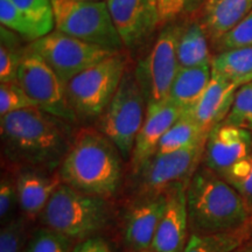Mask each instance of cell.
Returning a JSON list of instances; mask_svg holds the SVG:
<instances>
[{
  "label": "cell",
  "mask_w": 252,
  "mask_h": 252,
  "mask_svg": "<svg viewBox=\"0 0 252 252\" xmlns=\"http://www.w3.org/2000/svg\"><path fill=\"white\" fill-rule=\"evenodd\" d=\"M0 134L7 160L21 168L45 172L59 168L75 137L69 122L40 108L2 116Z\"/></svg>",
  "instance_id": "6da1fadb"
},
{
  "label": "cell",
  "mask_w": 252,
  "mask_h": 252,
  "mask_svg": "<svg viewBox=\"0 0 252 252\" xmlns=\"http://www.w3.org/2000/svg\"><path fill=\"white\" fill-rule=\"evenodd\" d=\"M251 206L236 189L208 167L197 168L187 186L191 235H215L250 224Z\"/></svg>",
  "instance_id": "7a4b0ae2"
},
{
  "label": "cell",
  "mask_w": 252,
  "mask_h": 252,
  "mask_svg": "<svg viewBox=\"0 0 252 252\" xmlns=\"http://www.w3.org/2000/svg\"><path fill=\"white\" fill-rule=\"evenodd\" d=\"M122 159L115 144L99 130L82 128L59 167V176L82 193L108 198L121 186Z\"/></svg>",
  "instance_id": "3957f363"
},
{
  "label": "cell",
  "mask_w": 252,
  "mask_h": 252,
  "mask_svg": "<svg viewBox=\"0 0 252 252\" xmlns=\"http://www.w3.org/2000/svg\"><path fill=\"white\" fill-rule=\"evenodd\" d=\"M109 215L105 198L82 193L61 182L41 213L40 220L43 226L72 241H84L105 228Z\"/></svg>",
  "instance_id": "277c9868"
},
{
  "label": "cell",
  "mask_w": 252,
  "mask_h": 252,
  "mask_svg": "<svg viewBox=\"0 0 252 252\" xmlns=\"http://www.w3.org/2000/svg\"><path fill=\"white\" fill-rule=\"evenodd\" d=\"M126 70V56L119 52L71 78L65 84V89L76 118L100 117L115 96Z\"/></svg>",
  "instance_id": "5b68a950"
},
{
  "label": "cell",
  "mask_w": 252,
  "mask_h": 252,
  "mask_svg": "<svg viewBox=\"0 0 252 252\" xmlns=\"http://www.w3.org/2000/svg\"><path fill=\"white\" fill-rule=\"evenodd\" d=\"M147 100L135 71L126 70L115 96L99 119V131L115 144L124 160L131 159L144 124Z\"/></svg>",
  "instance_id": "8992f818"
},
{
  "label": "cell",
  "mask_w": 252,
  "mask_h": 252,
  "mask_svg": "<svg viewBox=\"0 0 252 252\" xmlns=\"http://www.w3.org/2000/svg\"><path fill=\"white\" fill-rule=\"evenodd\" d=\"M52 2L55 31L116 52L124 48L106 1L52 0Z\"/></svg>",
  "instance_id": "52a82bcc"
},
{
  "label": "cell",
  "mask_w": 252,
  "mask_h": 252,
  "mask_svg": "<svg viewBox=\"0 0 252 252\" xmlns=\"http://www.w3.org/2000/svg\"><path fill=\"white\" fill-rule=\"evenodd\" d=\"M182 30L184 27L179 24H166L150 54L139 62L134 70L147 104L168 99L172 84L180 69L178 45Z\"/></svg>",
  "instance_id": "ba28073f"
},
{
  "label": "cell",
  "mask_w": 252,
  "mask_h": 252,
  "mask_svg": "<svg viewBox=\"0 0 252 252\" xmlns=\"http://www.w3.org/2000/svg\"><path fill=\"white\" fill-rule=\"evenodd\" d=\"M28 49L40 56L64 84L91 65L119 53L84 42L59 31L32 41Z\"/></svg>",
  "instance_id": "9c48e42d"
},
{
  "label": "cell",
  "mask_w": 252,
  "mask_h": 252,
  "mask_svg": "<svg viewBox=\"0 0 252 252\" xmlns=\"http://www.w3.org/2000/svg\"><path fill=\"white\" fill-rule=\"evenodd\" d=\"M17 82L35 102L37 108L69 123L77 121L69 104L65 84L58 74L40 56L28 49V47H26L19 67Z\"/></svg>",
  "instance_id": "30bf717a"
},
{
  "label": "cell",
  "mask_w": 252,
  "mask_h": 252,
  "mask_svg": "<svg viewBox=\"0 0 252 252\" xmlns=\"http://www.w3.org/2000/svg\"><path fill=\"white\" fill-rule=\"evenodd\" d=\"M204 146L206 141H200L175 152L154 154L134 173L140 191L147 196L161 194L179 182L190 180L204 153Z\"/></svg>",
  "instance_id": "8fae6325"
},
{
  "label": "cell",
  "mask_w": 252,
  "mask_h": 252,
  "mask_svg": "<svg viewBox=\"0 0 252 252\" xmlns=\"http://www.w3.org/2000/svg\"><path fill=\"white\" fill-rule=\"evenodd\" d=\"M106 4L125 48H139L161 25L158 0H106Z\"/></svg>",
  "instance_id": "7c38bea8"
},
{
  "label": "cell",
  "mask_w": 252,
  "mask_h": 252,
  "mask_svg": "<svg viewBox=\"0 0 252 252\" xmlns=\"http://www.w3.org/2000/svg\"><path fill=\"white\" fill-rule=\"evenodd\" d=\"M189 181L179 182L165 191L166 209L152 248L156 252H184L188 242V209L187 186Z\"/></svg>",
  "instance_id": "4fadbf2b"
},
{
  "label": "cell",
  "mask_w": 252,
  "mask_h": 252,
  "mask_svg": "<svg viewBox=\"0 0 252 252\" xmlns=\"http://www.w3.org/2000/svg\"><path fill=\"white\" fill-rule=\"evenodd\" d=\"M251 153L252 132L220 123L208 135L203 154L208 168L222 175Z\"/></svg>",
  "instance_id": "5bb4252c"
},
{
  "label": "cell",
  "mask_w": 252,
  "mask_h": 252,
  "mask_svg": "<svg viewBox=\"0 0 252 252\" xmlns=\"http://www.w3.org/2000/svg\"><path fill=\"white\" fill-rule=\"evenodd\" d=\"M181 115V110L169 99L147 104L146 117L135 138L131 157V167L133 173L157 153L161 138Z\"/></svg>",
  "instance_id": "9a60e30c"
},
{
  "label": "cell",
  "mask_w": 252,
  "mask_h": 252,
  "mask_svg": "<svg viewBox=\"0 0 252 252\" xmlns=\"http://www.w3.org/2000/svg\"><path fill=\"white\" fill-rule=\"evenodd\" d=\"M238 86L222 76L212 74V80L202 96L195 104L189 115L196 122L204 137L208 138L215 126L224 122L231 110Z\"/></svg>",
  "instance_id": "2e32d148"
},
{
  "label": "cell",
  "mask_w": 252,
  "mask_h": 252,
  "mask_svg": "<svg viewBox=\"0 0 252 252\" xmlns=\"http://www.w3.org/2000/svg\"><path fill=\"white\" fill-rule=\"evenodd\" d=\"M166 193L150 195L128 214L125 226L126 243L134 250L152 247L154 236L166 209Z\"/></svg>",
  "instance_id": "e0dca14e"
},
{
  "label": "cell",
  "mask_w": 252,
  "mask_h": 252,
  "mask_svg": "<svg viewBox=\"0 0 252 252\" xmlns=\"http://www.w3.org/2000/svg\"><path fill=\"white\" fill-rule=\"evenodd\" d=\"M35 168H23L15 178L19 206L28 219L40 216L50 196L61 184L60 176H49Z\"/></svg>",
  "instance_id": "ac0fdd59"
},
{
  "label": "cell",
  "mask_w": 252,
  "mask_h": 252,
  "mask_svg": "<svg viewBox=\"0 0 252 252\" xmlns=\"http://www.w3.org/2000/svg\"><path fill=\"white\" fill-rule=\"evenodd\" d=\"M202 25L216 43L241 23L252 9V0H204Z\"/></svg>",
  "instance_id": "d6986e66"
},
{
  "label": "cell",
  "mask_w": 252,
  "mask_h": 252,
  "mask_svg": "<svg viewBox=\"0 0 252 252\" xmlns=\"http://www.w3.org/2000/svg\"><path fill=\"white\" fill-rule=\"evenodd\" d=\"M212 80V65L180 68L173 82L168 99L182 112H188L202 96Z\"/></svg>",
  "instance_id": "ffe728a7"
},
{
  "label": "cell",
  "mask_w": 252,
  "mask_h": 252,
  "mask_svg": "<svg viewBox=\"0 0 252 252\" xmlns=\"http://www.w3.org/2000/svg\"><path fill=\"white\" fill-rule=\"evenodd\" d=\"M208 45V34L202 24L191 23L182 30L178 45V62L180 68L212 65Z\"/></svg>",
  "instance_id": "44dd1931"
},
{
  "label": "cell",
  "mask_w": 252,
  "mask_h": 252,
  "mask_svg": "<svg viewBox=\"0 0 252 252\" xmlns=\"http://www.w3.org/2000/svg\"><path fill=\"white\" fill-rule=\"evenodd\" d=\"M212 74L238 87L252 81V46L223 50L212 60Z\"/></svg>",
  "instance_id": "7402d4cb"
},
{
  "label": "cell",
  "mask_w": 252,
  "mask_h": 252,
  "mask_svg": "<svg viewBox=\"0 0 252 252\" xmlns=\"http://www.w3.org/2000/svg\"><path fill=\"white\" fill-rule=\"evenodd\" d=\"M200 141H207V137L202 134L193 117L188 112H182L180 118L161 138L157 153L165 154L175 152Z\"/></svg>",
  "instance_id": "603a6c76"
},
{
  "label": "cell",
  "mask_w": 252,
  "mask_h": 252,
  "mask_svg": "<svg viewBox=\"0 0 252 252\" xmlns=\"http://www.w3.org/2000/svg\"><path fill=\"white\" fill-rule=\"evenodd\" d=\"M250 224L222 234L190 235L184 252H231L248 241Z\"/></svg>",
  "instance_id": "cb8c5ba5"
},
{
  "label": "cell",
  "mask_w": 252,
  "mask_h": 252,
  "mask_svg": "<svg viewBox=\"0 0 252 252\" xmlns=\"http://www.w3.org/2000/svg\"><path fill=\"white\" fill-rule=\"evenodd\" d=\"M0 82L17 81V75L25 50L18 34L1 26L0 28Z\"/></svg>",
  "instance_id": "d4e9b609"
},
{
  "label": "cell",
  "mask_w": 252,
  "mask_h": 252,
  "mask_svg": "<svg viewBox=\"0 0 252 252\" xmlns=\"http://www.w3.org/2000/svg\"><path fill=\"white\" fill-rule=\"evenodd\" d=\"M0 23H1V26L27 40L35 41L45 36L42 31L30 18L26 17L11 0H0Z\"/></svg>",
  "instance_id": "484cf974"
},
{
  "label": "cell",
  "mask_w": 252,
  "mask_h": 252,
  "mask_svg": "<svg viewBox=\"0 0 252 252\" xmlns=\"http://www.w3.org/2000/svg\"><path fill=\"white\" fill-rule=\"evenodd\" d=\"M72 242L67 236L42 226L28 239L25 252H70Z\"/></svg>",
  "instance_id": "4316f807"
},
{
  "label": "cell",
  "mask_w": 252,
  "mask_h": 252,
  "mask_svg": "<svg viewBox=\"0 0 252 252\" xmlns=\"http://www.w3.org/2000/svg\"><path fill=\"white\" fill-rule=\"evenodd\" d=\"M27 216L13 217L0 230V252H25L28 243Z\"/></svg>",
  "instance_id": "83f0119b"
},
{
  "label": "cell",
  "mask_w": 252,
  "mask_h": 252,
  "mask_svg": "<svg viewBox=\"0 0 252 252\" xmlns=\"http://www.w3.org/2000/svg\"><path fill=\"white\" fill-rule=\"evenodd\" d=\"M11 1L26 17L30 18L45 35L53 32V28H55L52 0H11Z\"/></svg>",
  "instance_id": "f1b7e54d"
},
{
  "label": "cell",
  "mask_w": 252,
  "mask_h": 252,
  "mask_svg": "<svg viewBox=\"0 0 252 252\" xmlns=\"http://www.w3.org/2000/svg\"><path fill=\"white\" fill-rule=\"evenodd\" d=\"M222 123L252 132V81L239 87L231 110Z\"/></svg>",
  "instance_id": "f546056e"
},
{
  "label": "cell",
  "mask_w": 252,
  "mask_h": 252,
  "mask_svg": "<svg viewBox=\"0 0 252 252\" xmlns=\"http://www.w3.org/2000/svg\"><path fill=\"white\" fill-rule=\"evenodd\" d=\"M30 108H37V105L17 81L1 82L0 84V116L1 117L8 113Z\"/></svg>",
  "instance_id": "4dcf8cb0"
},
{
  "label": "cell",
  "mask_w": 252,
  "mask_h": 252,
  "mask_svg": "<svg viewBox=\"0 0 252 252\" xmlns=\"http://www.w3.org/2000/svg\"><path fill=\"white\" fill-rule=\"evenodd\" d=\"M252 207V153L220 175Z\"/></svg>",
  "instance_id": "1f68e13d"
},
{
  "label": "cell",
  "mask_w": 252,
  "mask_h": 252,
  "mask_svg": "<svg viewBox=\"0 0 252 252\" xmlns=\"http://www.w3.org/2000/svg\"><path fill=\"white\" fill-rule=\"evenodd\" d=\"M217 48L223 50L252 46V9L241 23L215 43Z\"/></svg>",
  "instance_id": "d6a6232c"
},
{
  "label": "cell",
  "mask_w": 252,
  "mask_h": 252,
  "mask_svg": "<svg viewBox=\"0 0 252 252\" xmlns=\"http://www.w3.org/2000/svg\"><path fill=\"white\" fill-rule=\"evenodd\" d=\"M17 203L19 204L15 180L8 175H2L0 181V219L2 224L13 219L12 213Z\"/></svg>",
  "instance_id": "836d02e7"
},
{
  "label": "cell",
  "mask_w": 252,
  "mask_h": 252,
  "mask_svg": "<svg viewBox=\"0 0 252 252\" xmlns=\"http://www.w3.org/2000/svg\"><path fill=\"white\" fill-rule=\"evenodd\" d=\"M161 25L173 23L180 15L187 13L186 0H158Z\"/></svg>",
  "instance_id": "e575fe53"
},
{
  "label": "cell",
  "mask_w": 252,
  "mask_h": 252,
  "mask_svg": "<svg viewBox=\"0 0 252 252\" xmlns=\"http://www.w3.org/2000/svg\"><path fill=\"white\" fill-rule=\"evenodd\" d=\"M71 252H112L105 239L102 237H90L81 241Z\"/></svg>",
  "instance_id": "d590c367"
},
{
  "label": "cell",
  "mask_w": 252,
  "mask_h": 252,
  "mask_svg": "<svg viewBox=\"0 0 252 252\" xmlns=\"http://www.w3.org/2000/svg\"><path fill=\"white\" fill-rule=\"evenodd\" d=\"M204 0H186V7H187V13L194 12L201 5H203Z\"/></svg>",
  "instance_id": "8d00e7d4"
},
{
  "label": "cell",
  "mask_w": 252,
  "mask_h": 252,
  "mask_svg": "<svg viewBox=\"0 0 252 252\" xmlns=\"http://www.w3.org/2000/svg\"><path fill=\"white\" fill-rule=\"evenodd\" d=\"M231 252H252V239L251 241H245L243 244H241L239 247L234 249Z\"/></svg>",
  "instance_id": "74e56055"
},
{
  "label": "cell",
  "mask_w": 252,
  "mask_h": 252,
  "mask_svg": "<svg viewBox=\"0 0 252 252\" xmlns=\"http://www.w3.org/2000/svg\"><path fill=\"white\" fill-rule=\"evenodd\" d=\"M87 1H105V0H87Z\"/></svg>",
  "instance_id": "f35d334b"
}]
</instances>
